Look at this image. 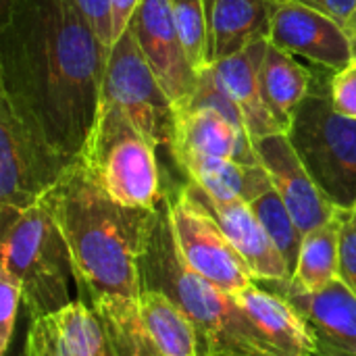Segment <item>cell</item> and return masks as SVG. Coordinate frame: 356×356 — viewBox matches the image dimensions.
<instances>
[{
    "mask_svg": "<svg viewBox=\"0 0 356 356\" xmlns=\"http://www.w3.org/2000/svg\"><path fill=\"white\" fill-rule=\"evenodd\" d=\"M165 207L175 246L196 275L234 296L254 284L238 250L229 244L217 221L190 194L186 184L175 194H165Z\"/></svg>",
    "mask_w": 356,
    "mask_h": 356,
    "instance_id": "10",
    "label": "cell"
},
{
    "mask_svg": "<svg viewBox=\"0 0 356 356\" xmlns=\"http://www.w3.org/2000/svg\"><path fill=\"white\" fill-rule=\"evenodd\" d=\"M246 315L257 323L263 336L286 356H313L315 344L305 319L282 292H269L257 284L236 296Z\"/></svg>",
    "mask_w": 356,
    "mask_h": 356,
    "instance_id": "20",
    "label": "cell"
},
{
    "mask_svg": "<svg viewBox=\"0 0 356 356\" xmlns=\"http://www.w3.org/2000/svg\"><path fill=\"white\" fill-rule=\"evenodd\" d=\"M21 302V288L8 275L0 273V356H6L10 348Z\"/></svg>",
    "mask_w": 356,
    "mask_h": 356,
    "instance_id": "28",
    "label": "cell"
},
{
    "mask_svg": "<svg viewBox=\"0 0 356 356\" xmlns=\"http://www.w3.org/2000/svg\"><path fill=\"white\" fill-rule=\"evenodd\" d=\"M142 284L167 294L192 319L200 340V356H286L263 336L234 294L219 290L184 263L165 200L142 259Z\"/></svg>",
    "mask_w": 356,
    "mask_h": 356,
    "instance_id": "3",
    "label": "cell"
},
{
    "mask_svg": "<svg viewBox=\"0 0 356 356\" xmlns=\"http://www.w3.org/2000/svg\"><path fill=\"white\" fill-rule=\"evenodd\" d=\"M25 356H108V344L96 311L81 300L29 321Z\"/></svg>",
    "mask_w": 356,
    "mask_h": 356,
    "instance_id": "16",
    "label": "cell"
},
{
    "mask_svg": "<svg viewBox=\"0 0 356 356\" xmlns=\"http://www.w3.org/2000/svg\"><path fill=\"white\" fill-rule=\"evenodd\" d=\"M108 356H200V340L181 307L159 290L144 288L136 298L92 300Z\"/></svg>",
    "mask_w": 356,
    "mask_h": 356,
    "instance_id": "7",
    "label": "cell"
},
{
    "mask_svg": "<svg viewBox=\"0 0 356 356\" xmlns=\"http://www.w3.org/2000/svg\"><path fill=\"white\" fill-rule=\"evenodd\" d=\"M19 356H25V355H23V353H21V355H19Z\"/></svg>",
    "mask_w": 356,
    "mask_h": 356,
    "instance_id": "35",
    "label": "cell"
},
{
    "mask_svg": "<svg viewBox=\"0 0 356 356\" xmlns=\"http://www.w3.org/2000/svg\"><path fill=\"white\" fill-rule=\"evenodd\" d=\"M261 83L271 111L286 131H290L296 111L315 88V75L294 54L269 42L261 65Z\"/></svg>",
    "mask_w": 356,
    "mask_h": 356,
    "instance_id": "22",
    "label": "cell"
},
{
    "mask_svg": "<svg viewBox=\"0 0 356 356\" xmlns=\"http://www.w3.org/2000/svg\"><path fill=\"white\" fill-rule=\"evenodd\" d=\"M102 98L113 100L156 148H171L175 102L146 63L131 29H125L108 52Z\"/></svg>",
    "mask_w": 356,
    "mask_h": 356,
    "instance_id": "9",
    "label": "cell"
},
{
    "mask_svg": "<svg viewBox=\"0 0 356 356\" xmlns=\"http://www.w3.org/2000/svg\"><path fill=\"white\" fill-rule=\"evenodd\" d=\"M290 142L325 198L356 209V121L334 111L327 83L313 88L294 115Z\"/></svg>",
    "mask_w": 356,
    "mask_h": 356,
    "instance_id": "6",
    "label": "cell"
},
{
    "mask_svg": "<svg viewBox=\"0 0 356 356\" xmlns=\"http://www.w3.org/2000/svg\"><path fill=\"white\" fill-rule=\"evenodd\" d=\"M292 2H302V4H311V6H317V8H321V10H323V4H321V0H292Z\"/></svg>",
    "mask_w": 356,
    "mask_h": 356,
    "instance_id": "33",
    "label": "cell"
},
{
    "mask_svg": "<svg viewBox=\"0 0 356 356\" xmlns=\"http://www.w3.org/2000/svg\"><path fill=\"white\" fill-rule=\"evenodd\" d=\"M267 2L271 8L269 42L273 46L302 56L330 73L356 58L350 35L325 10L292 0Z\"/></svg>",
    "mask_w": 356,
    "mask_h": 356,
    "instance_id": "11",
    "label": "cell"
},
{
    "mask_svg": "<svg viewBox=\"0 0 356 356\" xmlns=\"http://www.w3.org/2000/svg\"><path fill=\"white\" fill-rule=\"evenodd\" d=\"M355 2L356 0H321L323 4V10L327 15H332L344 29L350 21V15L355 10Z\"/></svg>",
    "mask_w": 356,
    "mask_h": 356,
    "instance_id": "31",
    "label": "cell"
},
{
    "mask_svg": "<svg viewBox=\"0 0 356 356\" xmlns=\"http://www.w3.org/2000/svg\"><path fill=\"white\" fill-rule=\"evenodd\" d=\"M267 46L269 40H259L246 50L211 65L229 96L234 98V102L238 104L244 119V127L252 142L277 134H288L263 94L261 65Z\"/></svg>",
    "mask_w": 356,
    "mask_h": 356,
    "instance_id": "18",
    "label": "cell"
},
{
    "mask_svg": "<svg viewBox=\"0 0 356 356\" xmlns=\"http://www.w3.org/2000/svg\"><path fill=\"white\" fill-rule=\"evenodd\" d=\"M282 288L290 298L315 344L313 356H356V294L338 277L315 294H296Z\"/></svg>",
    "mask_w": 356,
    "mask_h": 356,
    "instance_id": "15",
    "label": "cell"
},
{
    "mask_svg": "<svg viewBox=\"0 0 356 356\" xmlns=\"http://www.w3.org/2000/svg\"><path fill=\"white\" fill-rule=\"evenodd\" d=\"M175 163L190 181L217 200L242 198L250 202L254 194L269 181L261 165H244L238 161L204 154H186L175 159Z\"/></svg>",
    "mask_w": 356,
    "mask_h": 356,
    "instance_id": "21",
    "label": "cell"
},
{
    "mask_svg": "<svg viewBox=\"0 0 356 356\" xmlns=\"http://www.w3.org/2000/svg\"><path fill=\"white\" fill-rule=\"evenodd\" d=\"M340 232L342 209L334 219L305 234L298 263L290 284H282L296 294H315L340 277Z\"/></svg>",
    "mask_w": 356,
    "mask_h": 356,
    "instance_id": "23",
    "label": "cell"
},
{
    "mask_svg": "<svg viewBox=\"0 0 356 356\" xmlns=\"http://www.w3.org/2000/svg\"><path fill=\"white\" fill-rule=\"evenodd\" d=\"M67 242L75 280L90 298H136L144 292L142 259L159 209L115 202L88 173L81 159L44 198Z\"/></svg>",
    "mask_w": 356,
    "mask_h": 356,
    "instance_id": "2",
    "label": "cell"
},
{
    "mask_svg": "<svg viewBox=\"0 0 356 356\" xmlns=\"http://www.w3.org/2000/svg\"><path fill=\"white\" fill-rule=\"evenodd\" d=\"M0 273L21 288L31 319L73 302L69 248L44 198L17 215H2Z\"/></svg>",
    "mask_w": 356,
    "mask_h": 356,
    "instance_id": "4",
    "label": "cell"
},
{
    "mask_svg": "<svg viewBox=\"0 0 356 356\" xmlns=\"http://www.w3.org/2000/svg\"><path fill=\"white\" fill-rule=\"evenodd\" d=\"M340 280L356 294V209L355 211H342Z\"/></svg>",
    "mask_w": 356,
    "mask_h": 356,
    "instance_id": "29",
    "label": "cell"
},
{
    "mask_svg": "<svg viewBox=\"0 0 356 356\" xmlns=\"http://www.w3.org/2000/svg\"><path fill=\"white\" fill-rule=\"evenodd\" d=\"M346 33L350 35V40H353V44H355V56H356V2H355V10H353V15H350V21H348V25H346Z\"/></svg>",
    "mask_w": 356,
    "mask_h": 356,
    "instance_id": "32",
    "label": "cell"
},
{
    "mask_svg": "<svg viewBox=\"0 0 356 356\" xmlns=\"http://www.w3.org/2000/svg\"><path fill=\"white\" fill-rule=\"evenodd\" d=\"M15 0H0V10H4V8H8L10 4H13Z\"/></svg>",
    "mask_w": 356,
    "mask_h": 356,
    "instance_id": "34",
    "label": "cell"
},
{
    "mask_svg": "<svg viewBox=\"0 0 356 356\" xmlns=\"http://www.w3.org/2000/svg\"><path fill=\"white\" fill-rule=\"evenodd\" d=\"M77 159L60 154L0 94V213L17 215L67 175Z\"/></svg>",
    "mask_w": 356,
    "mask_h": 356,
    "instance_id": "8",
    "label": "cell"
},
{
    "mask_svg": "<svg viewBox=\"0 0 356 356\" xmlns=\"http://www.w3.org/2000/svg\"><path fill=\"white\" fill-rule=\"evenodd\" d=\"M140 0H111V15H113V33L117 38L129 27V21L138 8Z\"/></svg>",
    "mask_w": 356,
    "mask_h": 356,
    "instance_id": "30",
    "label": "cell"
},
{
    "mask_svg": "<svg viewBox=\"0 0 356 356\" xmlns=\"http://www.w3.org/2000/svg\"><path fill=\"white\" fill-rule=\"evenodd\" d=\"M248 204L254 211V215L261 221V225L265 227V232L269 234V238L273 240V244L284 254V259L290 265L292 275H294V269H296V263H298V254H300V246H302L305 234L294 223L290 211L286 209L282 196L275 192L273 184L267 181L254 194V198Z\"/></svg>",
    "mask_w": 356,
    "mask_h": 356,
    "instance_id": "24",
    "label": "cell"
},
{
    "mask_svg": "<svg viewBox=\"0 0 356 356\" xmlns=\"http://www.w3.org/2000/svg\"><path fill=\"white\" fill-rule=\"evenodd\" d=\"M169 150L173 159L204 154L244 165H259L248 131L213 108L175 104V136Z\"/></svg>",
    "mask_w": 356,
    "mask_h": 356,
    "instance_id": "17",
    "label": "cell"
},
{
    "mask_svg": "<svg viewBox=\"0 0 356 356\" xmlns=\"http://www.w3.org/2000/svg\"><path fill=\"white\" fill-rule=\"evenodd\" d=\"M252 146L259 165L265 169L269 181L282 196L286 209L302 234H309L336 217L340 209H336L313 181L288 134L257 140Z\"/></svg>",
    "mask_w": 356,
    "mask_h": 356,
    "instance_id": "13",
    "label": "cell"
},
{
    "mask_svg": "<svg viewBox=\"0 0 356 356\" xmlns=\"http://www.w3.org/2000/svg\"><path fill=\"white\" fill-rule=\"evenodd\" d=\"M190 194L200 202V207L217 221L229 244L238 250L246 267L257 282L290 284L292 269L286 263L280 248L273 244L261 221L257 219L250 204L242 198L217 200L200 190L194 181H186Z\"/></svg>",
    "mask_w": 356,
    "mask_h": 356,
    "instance_id": "14",
    "label": "cell"
},
{
    "mask_svg": "<svg viewBox=\"0 0 356 356\" xmlns=\"http://www.w3.org/2000/svg\"><path fill=\"white\" fill-rule=\"evenodd\" d=\"M127 29L169 98L175 104L184 102L196 90L200 75L184 52L171 0H140Z\"/></svg>",
    "mask_w": 356,
    "mask_h": 356,
    "instance_id": "12",
    "label": "cell"
},
{
    "mask_svg": "<svg viewBox=\"0 0 356 356\" xmlns=\"http://www.w3.org/2000/svg\"><path fill=\"white\" fill-rule=\"evenodd\" d=\"M327 92L336 113L356 121V58L346 67L330 73Z\"/></svg>",
    "mask_w": 356,
    "mask_h": 356,
    "instance_id": "26",
    "label": "cell"
},
{
    "mask_svg": "<svg viewBox=\"0 0 356 356\" xmlns=\"http://www.w3.org/2000/svg\"><path fill=\"white\" fill-rule=\"evenodd\" d=\"M69 2L79 13V17L90 25V29L100 40V44L111 52L115 44L111 0H69Z\"/></svg>",
    "mask_w": 356,
    "mask_h": 356,
    "instance_id": "27",
    "label": "cell"
},
{
    "mask_svg": "<svg viewBox=\"0 0 356 356\" xmlns=\"http://www.w3.org/2000/svg\"><path fill=\"white\" fill-rule=\"evenodd\" d=\"M204 13L209 67L259 40H269L271 8L267 0H204Z\"/></svg>",
    "mask_w": 356,
    "mask_h": 356,
    "instance_id": "19",
    "label": "cell"
},
{
    "mask_svg": "<svg viewBox=\"0 0 356 356\" xmlns=\"http://www.w3.org/2000/svg\"><path fill=\"white\" fill-rule=\"evenodd\" d=\"M108 50L69 0L0 10V94L60 154L79 159L102 102Z\"/></svg>",
    "mask_w": 356,
    "mask_h": 356,
    "instance_id": "1",
    "label": "cell"
},
{
    "mask_svg": "<svg viewBox=\"0 0 356 356\" xmlns=\"http://www.w3.org/2000/svg\"><path fill=\"white\" fill-rule=\"evenodd\" d=\"M79 159L94 181L123 207L159 209L165 200L156 146L108 98L100 102Z\"/></svg>",
    "mask_w": 356,
    "mask_h": 356,
    "instance_id": "5",
    "label": "cell"
},
{
    "mask_svg": "<svg viewBox=\"0 0 356 356\" xmlns=\"http://www.w3.org/2000/svg\"><path fill=\"white\" fill-rule=\"evenodd\" d=\"M171 6L188 63L200 75L204 69H209L204 0H171Z\"/></svg>",
    "mask_w": 356,
    "mask_h": 356,
    "instance_id": "25",
    "label": "cell"
}]
</instances>
